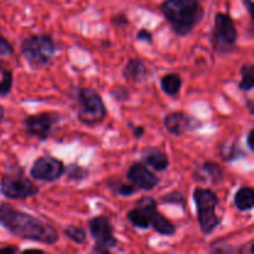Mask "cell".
<instances>
[{
    "mask_svg": "<svg viewBox=\"0 0 254 254\" xmlns=\"http://www.w3.org/2000/svg\"><path fill=\"white\" fill-rule=\"evenodd\" d=\"M0 226L16 237L52 246L59 242V231L47 221L0 203Z\"/></svg>",
    "mask_w": 254,
    "mask_h": 254,
    "instance_id": "1",
    "label": "cell"
},
{
    "mask_svg": "<svg viewBox=\"0 0 254 254\" xmlns=\"http://www.w3.org/2000/svg\"><path fill=\"white\" fill-rule=\"evenodd\" d=\"M164 17L178 36H186L203 17L200 0H164L160 5Z\"/></svg>",
    "mask_w": 254,
    "mask_h": 254,
    "instance_id": "2",
    "label": "cell"
},
{
    "mask_svg": "<svg viewBox=\"0 0 254 254\" xmlns=\"http://www.w3.org/2000/svg\"><path fill=\"white\" fill-rule=\"evenodd\" d=\"M76 113L79 123L86 127H96L107 118V108L101 94L93 88L77 87L74 89Z\"/></svg>",
    "mask_w": 254,
    "mask_h": 254,
    "instance_id": "3",
    "label": "cell"
},
{
    "mask_svg": "<svg viewBox=\"0 0 254 254\" xmlns=\"http://www.w3.org/2000/svg\"><path fill=\"white\" fill-rule=\"evenodd\" d=\"M20 52L34 71L45 68L56 54V44L50 35H31L21 42Z\"/></svg>",
    "mask_w": 254,
    "mask_h": 254,
    "instance_id": "4",
    "label": "cell"
},
{
    "mask_svg": "<svg viewBox=\"0 0 254 254\" xmlns=\"http://www.w3.org/2000/svg\"><path fill=\"white\" fill-rule=\"evenodd\" d=\"M193 201L197 211V221L203 236H210L220 226L222 218L218 217L216 208L220 205V197L208 188H195Z\"/></svg>",
    "mask_w": 254,
    "mask_h": 254,
    "instance_id": "5",
    "label": "cell"
},
{
    "mask_svg": "<svg viewBox=\"0 0 254 254\" xmlns=\"http://www.w3.org/2000/svg\"><path fill=\"white\" fill-rule=\"evenodd\" d=\"M0 192L10 200H25L36 196L40 188L24 175L20 166H11L0 180Z\"/></svg>",
    "mask_w": 254,
    "mask_h": 254,
    "instance_id": "6",
    "label": "cell"
},
{
    "mask_svg": "<svg viewBox=\"0 0 254 254\" xmlns=\"http://www.w3.org/2000/svg\"><path fill=\"white\" fill-rule=\"evenodd\" d=\"M237 40L238 31L232 17L226 12H217L210 36L213 51L218 55L232 54Z\"/></svg>",
    "mask_w": 254,
    "mask_h": 254,
    "instance_id": "7",
    "label": "cell"
},
{
    "mask_svg": "<svg viewBox=\"0 0 254 254\" xmlns=\"http://www.w3.org/2000/svg\"><path fill=\"white\" fill-rule=\"evenodd\" d=\"M89 233L94 240L92 252L109 254L118 246V240L114 237V227L107 216H97L88 222Z\"/></svg>",
    "mask_w": 254,
    "mask_h": 254,
    "instance_id": "8",
    "label": "cell"
},
{
    "mask_svg": "<svg viewBox=\"0 0 254 254\" xmlns=\"http://www.w3.org/2000/svg\"><path fill=\"white\" fill-rule=\"evenodd\" d=\"M62 121V116L56 112H42L31 114L22 119V126L29 136H34L39 140L45 141L51 136L54 129Z\"/></svg>",
    "mask_w": 254,
    "mask_h": 254,
    "instance_id": "9",
    "label": "cell"
},
{
    "mask_svg": "<svg viewBox=\"0 0 254 254\" xmlns=\"http://www.w3.org/2000/svg\"><path fill=\"white\" fill-rule=\"evenodd\" d=\"M30 175L36 181L54 183L64 175V164L55 156H39L30 168Z\"/></svg>",
    "mask_w": 254,
    "mask_h": 254,
    "instance_id": "10",
    "label": "cell"
},
{
    "mask_svg": "<svg viewBox=\"0 0 254 254\" xmlns=\"http://www.w3.org/2000/svg\"><path fill=\"white\" fill-rule=\"evenodd\" d=\"M135 205L140 206L146 211L149 220H150V227H153L156 233H159L160 236H166V237H171L175 235V225L159 211L158 202L155 201V198L151 196H143L136 201Z\"/></svg>",
    "mask_w": 254,
    "mask_h": 254,
    "instance_id": "11",
    "label": "cell"
},
{
    "mask_svg": "<svg viewBox=\"0 0 254 254\" xmlns=\"http://www.w3.org/2000/svg\"><path fill=\"white\" fill-rule=\"evenodd\" d=\"M202 127L203 123L200 119L185 112H171L164 118V128L175 136H181L190 131L198 130Z\"/></svg>",
    "mask_w": 254,
    "mask_h": 254,
    "instance_id": "12",
    "label": "cell"
},
{
    "mask_svg": "<svg viewBox=\"0 0 254 254\" xmlns=\"http://www.w3.org/2000/svg\"><path fill=\"white\" fill-rule=\"evenodd\" d=\"M127 180L138 190L144 191H151L160 184V178L143 163H134L128 169Z\"/></svg>",
    "mask_w": 254,
    "mask_h": 254,
    "instance_id": "13",
    "label": "cell"
},
{
    "mask_svg": "<svg viewBox=\"0 0 254 254\" xmlns=\"http://www.w3.org/2000/svg\"><path fill=\"white\" fill-rule=\"evenodd\" d=\"M225 178V171L220 164L215 161H203L193 171V179L198 184H211L217 185L222 183Z\"/></svg>",
    "mask_w": 254,
    "mask_h": 254,
    "instance_id": "14",
    "label": "cell"
},
{
    "mask_svg": "<svg viewBox=\"0 0 254 254\" xmlns=\"http://www.w3.org/2000/svg\"><path fill=\"white\" fill-rule=\"evenodd\" d=\"M141 163L158 173H163L170 165V160L165 151L156 146H148L141 153Z\"/></svg>",
    "mask_w": 254,
    "mask_h": 254,
    "instance_id": "15",
    "label": "cell"
},
{
    "mask_svg": "<svg viewBox=\"0 0 254 254\" xmlns=\"http://www.w3.org/2000/svg\"><path fill=\"white\" fill-rule=\"evenodd\" d=\"M123 77L130 83H141L146 79L148 68L143 60L130 59L123 67Z\"/></svg>",
    "mask_w": 254,
    "mask_h": 254,
    "instance_id": "16",
    "label": "cell"
},
{
    "mask_svg": "<svg viewBox=\"0 0 254 254\" xmlns=\"http://www.w3.org/2000/svg\"><path fill=\"white\" fill-rule=\"evenodd\" d=\"M236 208L241 212H248L254 207V190L250 186H243L238 189L233 198Z\"/></svg>",
    "mask_w": 254,
    "mask_h": 254,
    "instance_id": "17",
    "label": "cell"
},
{
    "mask_svg": "<svg viewBox=\"0 0 254 254\" xmlns=\"http://www.w3.org/2000/svg\"><path fill=\"white\" fill-rule=\"evenodd\" d=\"M160 86L166 96L176 97L180 93L181 87H183V79L179 73L171 72V73H166L161 77Z\"/></svg>",
    "mask_w": 254,
    "mask_h": 254,
    "instance_id": "18",
    "label": "cell"
},
{
    "mask_svg": "<svg viewBox=\"0 0 254 254\" xmlns=\"http://www.w3.org/2000/svg\"><path fill=\"white\" fill-rule=\"evenodd\" d=\"M220 156L226 163H232L238 159L246 158L247 154L240 148L237 139H233L232 141H226L220 146Z\"/></svg>",
    "mask_w": 254,
    "mask_h": 254,
    "instance_id": "19",
    "label": "cell"
},
{
    "mask_svg": "<svg viewBox=\"0 0 254 254\" xmlns=\"http://www.w3.org/2000/svg\"><path fill=\"white\" fill-rule=\"evenodd\" d=\"M127 218L134 227L139 228V230L150 228V220H149L148 213L140 206L135 205L131 210H129L128 213H127Z\"/></svg>",
    "mask_w": 254,
    "mask_h": 254,
    "instance_id": "20",
    "label": "cell"
},
{
    "mask_svg": "<svg viewBox=\"0 0 254 254\" xmlns=\"http://www.w3.org/2000/svg\"><path fill=\"white\" fill-rule=\"evenodd\" d=\"M254 87V66L252 64H245L241 67V81L238 88L243 92L252 91Z\"/></svg>",
    "mask_w": 254,
    "mask_h": 254,
    "instance_id": "21",
    "label": "cell"
},
{
    "mask_svg": "<svg viewBox=\"0 0 254 254\" xmlns=\"http://www.w3.org/2000/svg\"><path fill=\"white\" fill-rule=\"evenodd\" d=\"M64 233L69 241L77 243V245H82V243L86 242L87 240L86 230H84L83 227H81V226L68 225L64 230Z\"/></svg>",
    "mask_w": 254,
    "mask_h": 254,
    "instance_id": "22",
    "label": "cell"
},
{
    "mask_svg": "<svg viewBox=\"0 0 254 254\" xmlns=\"http://www.w3.org/2000/svg\"><path fill=\"white\" fill-rule=\"evenodd\" d=\"M108 188L111 189L114 196H123V197H129V196L135 195L138 189L131 184L122 183V181H116L113 184H108Z\"/></svg>",
    "mask_w": 254,
    "mask_h": 254,
    "instance_id": "23",
    "label": "cell"
},
{
    "mask_svg": "<svg viewBox=\"0 0 254 254\" xmlns=\"http://www.w3.org/2000/svg\"><path fill=\"white\" fill-rule=\"evenodd\" d=\"M64 174L67 179L71 181H82L88 176V170L78 164H69L68 166H64Z\"/></svg>",
    "mask_w": 254,
    "mask_h": 254,
    "instance_id": "24",
    "label": "cell"
},
{
    "mask_svg": "<svg viewBox=\"0 0 254 254\" xmlns=\"http://www.w3.org/2000/svg\"><path fill=\"white\" fill-rule=\"evenodd\" d=\"M12 82L14 76L11 69H2V76L0 79V97L9 96L12 88Z\"/></svg>",
    "mask_w": 254,
    "mask_h": 254,
    "instance_id": "25",
    "label": "cell"
},
{
    "mask_svg": "<svg viewBox=\"0 0 254 254\" xmlns=\"http://www.w3.org/2000/svg\"><path fill=\"white\" fill-rule=\"evenodd\" d=\"M161 201L164 203H168V205L181 206L183 210H185L186 207V198L181 191H171V192H168L165 196H163Z\"/></svg>",
    "mask_w": 254,
    "mask_h": 254,
    "instance_id": "26",
    "label": "cell"
},
{
    "mask_svg": "<svg viewBox=\"0 0 254 254\" xmlns=\"http://www.w3.org/2000/svg\"><path fill=\"white\" fill-rule=\"evenodd\" d=\"M111 97L117 102H126L130 99V92L127 87L117 86L111 91Z\"/></svg>",
    "mask_w": 254,
    "mask_h": 254,
    "instance_id": "27",
    "label": "cell"
},
{
    "mask_svg": "<svg viewBox=\"0 0 254 254\" xmlns=\"http://www.w3.org/2000/svg\"><path fill=\"white\" fill-rule=\"evenodd\" d=\"M111 22L114 27H119V29H122V27L128 26L129 19L126 14H117L112 16Z\"/></svg>",
    "mask_w": 254,
    "mask_h": 254,
    "instance_id": "28",
    "label": "cell"
},
{
    "mask_svg": "<svg viewBox=\"0 0 254 254\" xmlns=\"http://www.w3.org/2000/svg\"><path fill=\"white\" fill-rule=\"evenodd\" d=\"M12 54H14V47H12V45L0 34V57L9 56V55Z\"/></svg>",
    "mask_w": 254,
    "mask_h": 254,
    "instance_id": "29",
    "label": "cell"
},
{
    "mask_svg": "<svg viewBox=\"0 0 254 254\" xmlns=\"http://www.w3.org/2000/svg\"><path fill=\"white\" fill-rule=\"evenodd\" d=\"M210 251L212 253H233L235 252V248L226 245V243H223V245H218L217 242H213L212 245H211Z\"/></svg>",
    "mask_w": 254,
    "mask_h": 254,
    "instance_id": "30",
    "label": "cell"
},
{
    "mask_svg": "<svg viewBox=\"0 0 254 254\" xmlns=\"http://www.w3.org/2000/svg\"><path fill=\"white\" fill-rule=\"evenodd\" d=\"M136 40H138V41H143V42H148V44H151V42H153V34H151L149 30L141 29V30H139V32L136 34Z\"/></svg>",
    "mask_w": 254,
    "mask_h": 254,
    "instance_id": "31",
    "label": "cell"
},
{
    "mask_svg": "<svg viewBox=\"0 0 254 254\" xmlns=\"http://www.w3.org/2000/svg\"><path fill=\"white\" fill-rule=\"evenodd\" d=\"M128 127L129 129L131 130V134H133V136L135 139H141L143 138L144 133H145V128L141 126H134L133 123H128Z\"/></svg>",
    "mask_w": 254,
    "mask_h": 254,
    "instance_id": "32",
    "label": "cell"
},
{
    "mask_svg": "<svg viewBox=\"0 0 254 254\" xmlns=\"http://www.w3.org/2000/svg\"><path fill=\"white\" fill-rule=\"evenodd\" d=\"M19 251V248L15 247V246H6V247L0 248V254H15Z\"/></svg>",
    "mask_w": 254,
    "mask_h": 254,
    "instance_id": "33",
    "label": "cell"
},
{
    "mask_svg": "<svg viewBox=\"0 0 254 254\" xmlns=\"http://www.w3.org/2000/svg\"><path fill=\"white\" fill-rule=\"evenodd\" d=\"M253 134H254V129H251L250 131H248V134H247V138H246V141H247V146H248V149H250L251 151H254V144H253Z\"/></svg>",
    "mask_w": 254,
    "mask_h": 254,
    "instance_id": "34",
    "label": "cell"
},
{
    "mask_svg": "<svg viewBox=\"0 0 254 254\" xmlns=\"http://www.w3.org/2000/svg\"><path fill=\"white\" fill-rule=\"evenodd\" d=\"M242 2L246 6V9H247L248 14L253 16V0H242Z\"/></svg>",
    "mask_w": 254,
    "mask_h": 254,
    "instance_id": "35",
    "label": "cell"
},
{
    "mask_svg": "<svg viewBox=\"0 0 254 254\" xmlns=\"http://www.w3.org/2000/svg\"><path fill=\"white\" fill-rule=\"evenodd\" d=\"M247 107H248V109H250V113L252 114V116H254V109H253L252 99H247Z\"/></svg>",
    "mask_w": 254,
    "mask_h": 254,
    "instance_id": "36",
    "label": "cell"
},
{
    "mask_svg": "<svg viewBox=\"0 0 254 254\" xmlns=\"http://www.w3.org/2000/svg\"><path fill=\"white\" fill-rule=\"evenodd\" d=\"M4 117H5V109H4V107L0 104V123L4 121Z\"/></svg>",
    "mask_w": 254,
    "mask_h": 254,
    "instance_id": "37",
    "label": "cell"
}]
</instances>
